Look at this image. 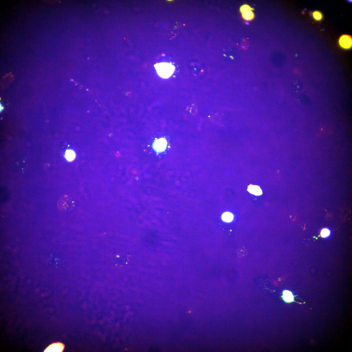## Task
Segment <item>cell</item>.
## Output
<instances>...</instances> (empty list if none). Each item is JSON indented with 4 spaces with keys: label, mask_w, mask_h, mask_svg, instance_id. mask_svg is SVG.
<instances>
[{
    "label": "cell",
    "mask_w": 352,
    "mask_h": 352,
    "mask_svg": "<svg viewBox=\"0 0 352 352\" xmlns=\"http://www.w3.org/2000/svg\"><path fill=\"white\" fill-rule=\"evenodd\" d=\"M65 348V346L60 342L54 343L50 345L44 350V352H62Z\"/></svg>",
    "instance_id": "obj_5"
},
{
    "label": "cell",
    "mask_w": 352,
    "mask_h": 352,
    "mask_svg": "<svg viewBox=\"0 0 352 352\" xmlns=\"http://www.w3.org/2000/svg\"><path fill=\"white\" fill-rule=\"evenodd\" d=\"M283 298L286 302H291L294 301V297L292 293L289 291L286 290L283 292Z\"/></svg>",
    "instance_id": "obj_8"
},
{
    "label": "cell",
    "mask_w": 352,
    "mask_h": 352,
    "mask_svg": "<svg viewBox=\"0 0 352 352\" xmlns=\"http://www.w3.org/2000/svg\"><path fill=\"white\" fill-rule=\"evenodd\" d=\"M75 154L73 151L71 150H67L65 154V157L69 161H71L74 159L75 158Z\"/></svg>",
    "instance_id": "obj_10"
},
{
    "label": "cell",
    "mask_w": 352,
    "mask_h": 352,
    "mask_svg": "<svg viewBox=\"0 0 352 352\" xmlns=\"http://www.w3.org/2000/svg\"><path fill=\"white\" fill-rule=\"evenodd\" d=\"M330 233V232L329 230L328 229L325 228L322 230L321 232V235L322 237L326 238L329 236Z\"/></svg>",
    "instance_id": "obj_12"
},
{
    "label": "cell",
    "mask_w": 352,
    "mask_h": 352,
    "mask_svg": "<svg viewBox=\"0 0 352 352\" xmlns=\"http://www.w3.org/2000/svg\"><path fill=\"white\" fill-rule=\"evenodd\" d=\"M312 16L315 20L317 21H320L322 19L323 15L319 11H315L313 12Z\"/></svg>",
    "instance_id": "obj_11"
},
{
    "label": "cell",
    "mask_w": 352,
    "mask_h": 352,
    "mask_svg": "<svg viewBox=\"0 0 352 352\" xmlns=\"http://www.w3.org/2000/svg\"><path fill=\"white\" fill-rule=\"evenodd\" d=\"M154 66L158 75L164 79L169 78L172 76L175 68L173 65L167 63H158Z\"/></svg>",
    "instance_id": "obj_1"
},
{
    "label": "cell",
    "mask_w": 352,
    "mask_h": 352,
    "mask_svg": "<svg viewBox=\"0 0 352 352\" xmlns=\"http://www.w3.org/2000/svg\"><path fill=\"white\" fill-rule=\"evenodd\" d=\"M166 142L164 139H161L156 142L155 144V147L158 151H162L166 148Z\"/></svg>",
    "instance_id": "obj_7"
},
{
    "label": "cell",
    "mask_w": 352,
    "mask_h": 352,
    "mask_svg": "<svg viewBox=\"0 0 352 352\" xmlns=\"http://www.w3.org/2000/svg\"><path fill=\"white\" fill-rule=\"evenodd\" d=\"M339 44L341 47L345 49L351 48L352 46V37L348 35H343L339 39Z\"/></svg>",
    "instance_id": "obj_3"
},
{
    "label": "cell",
    "mask_w": 352,
    "mask_h": 352,
    "mask_svg": "<svg viewBox=\"0 0 352 352\" xmlns=\"http://www.w3.org/2000/svg\"><path fill=\"white\" fill-rule=\"evenodd\" d=\"M57 204L59 209L64 212L72 210L75 207L73 199L67 195H64L59 199Z\"/></svg>",
    "instance_id": "obj_2"
},
{
    "label": "cell",
    "mask_w": 352,
    "mask_h": 352,
    "mask_svg": "<svg viewBox=\"0 0 352 352\" xmlns=\"http://www.w3.org/2000/svg\"><path fill=\"white\" fill-rule=\"evenodd\" d=\"M248 191L251 194L259 196L262 194V191L260 187L256 185L249 186L248 187Z\"/></svg>",
    "instance_id": "obj_6"
},
{
    "label": "cell",
    "mask_w": 352,
    "mask_h": 352,
    "mask_svg": "<svg viewBox=\"0 0 352 352\" xmlns=\"http://www.w3.org/2000/svg\"><path fill=\"white\" fill-rule=\"evenodd\" d=\"M0 107H1V108H1V110H0V111H1V112L3 110V109H4V107H3L1 104H0Z\"/></svg>",
    "instance_id": "obj_13"
},
{
    "label": "cell",
    "mask_w": 352,
    "mask_h": 352,
    "mask_svg": "<svg viewBox=\"0 0 352 352\" xmlns=\"http://www.w3.org/2000/svg\"><path fill=\"white\" fill-rule=\"evenodd\" d=\"M250 6L247 5H243L240 8V11L244 19L247 21L253 19L254 17V14L252 12L253 10Z\"/></svg>",
    "instance_id": "obj_4"
},
{
    "label": "cell",
    "mask_w": 352,
    "mask_h": 352,
    "mask_svg": "<svg viewBox=\"0 0 352 352\" xmlns=\"http://www.w3.org/2000/svg\"><path fill=\"white\" fill-rule=\"evenodd\" d=\"M233 219V214L230 212L224 213L222 216V219L224 222H232Z\"/></svg>",
    "instance_id": "obj_9"
}]
</instances>
